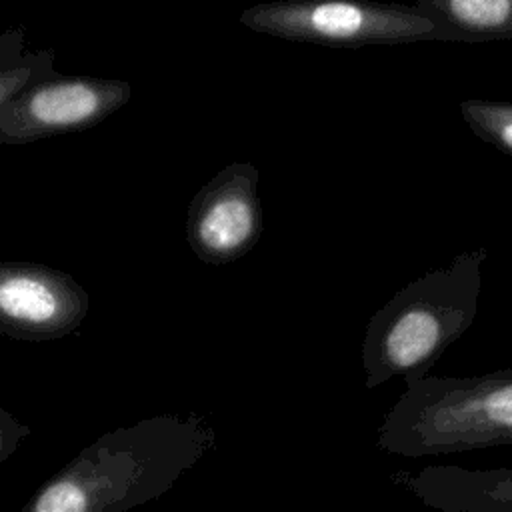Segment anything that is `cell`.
I'll return each mask as SVG.
<instances>
[{"label": "cell", "mask_w": 512, "mask_h": 512, "mask_svg": "<svg viewBox=\"0 0 512 512\" xmlns=\"http://www.w3.org/2000/svg\"><path fill=\"white\" fill-rule=\"evenodd\" d=\"M216 446L200 414H158L100 434L46 478L20 512H128L166 494Z\"/></svg>", "instance_id": "6da1fadb"}, {"label": "cell", "mask_w": 512, "mask_h": 512, "mask_svg": "<svg viewBox=\"0 0 512 512\" xmlns=\"http://www.w3.org/2000/svg\"><path fill=\"white\" fill-rule=\"evenodd\" d=\"M486 246L456 254L402 286L368 320L362 340L364 386L374 390L392 378L404 386L430 374L452 342L478 314Z\"/></svg>", "instance_id": "7a4b0ae2"}, {"label": "cell", "mask_w": 512, "mask_h": 512, "mask_svg": "<svg viewBox=\"0 0 512 512\" xmlns=\"http://www.w3.org/2000/svg\"><path fill=\"white\" fill-rule=\"evenodd\" d=\"M382 452L422 458L512 444V368L428 374L404 386L378 426Z\"/></svg>", "instance_id": "3957f363"}, {"label": "cell", "mask_w": 512, "mask_h": 512, "mask_svg": "<svg viewBox=\"0 0 512 512\" xmlns=\"http://www.w3.org/2000/svg\"><path fill=\"white\" fill-rule=\"evenodd\" d=\"M240 22L260 34L322 46L446 42L442 32L414 4L274 0L246 8Z\"/></svg>", "instance_id": "277c9868"}, {"label": "cell", "mask_w": 512, "mask_h": 512, "mask_svg": "<svg viewBox=\"0 0 512 512\" xmlns=\"http://www.w3.org/2000/svg\"><path fill=\"white\" fill-rule=\"evenodd\" d=\"M132 98L126 80L68 76L52 72L36 78L0 106V144L84 132L118 112Z\"/></svg>", "instance_id": "5b68a950"}, {"label": "cell", "mask_w": 512, "mask_h": 512, "mask_svg": "<svg viewBox=\"0 0 512 512\" xmlns=\"http://www.w3.org/2000/svg\"><path fill=\"white\" fill-rule=\"evenodd\" d=\"M258 180L260 172L254 164L232 162L194 194L184 232L198 260L224 266L256 246L264 232Z\"/></svg>", "instance_id": "8992f818"}, {"label": "cell", "mask_w": 512, "mask_h": 512, "mask_svg": "<svg viewBox=\"0 0 512 512\" xmlns=\"http://www.w3.org/2000/svg\"><path fill=\"white\" fill-rule=\"evenodd\" d=\"M90 308L86 288L38 262L0 260V334L46 342L70 336Z\"/></svg>", "instance_id": "52a82bcc"}, {"label": "cell", "mask_w": 512, "mask_h": 512, "mask_svg": "<svg viewBox=\"0 0 512 512\" xmlns=\"http://www.w3.org/2000/svg\"><path fill=\"white\" fill-rule=\"evenodd\" d=\"M390 482L438 512H512V468L468 470L430 464L396 470Z\"/></svg>", "instance_id": "ba28073f"}, {"label": "cell", "mask_w": 512, "mask_h": 512, "mask_svg": "<svg viewBox=\"0 0 512 512\" xmlns=\"http://www.w3.org/2000/svg\"><path fill=\"white\" fill-rule=\"evenodd\" d=\"M446 42H488L512 38V0H416Z\"/></svg>", "instance_id": "9c48e42d"}, {"label": "cell", "mask_w": 512, "mask_h": 512, "mask_svg": "<svg viewBox=\"0 0 512 512\" xmlns=\"http://www.w3.org/2000/svg\"><path fill=\"white\" fill-rule=\"evenodd\" d=\"M56 72L52 48L26 50L24 28L0 32V106L36 78Z\"/></svg>", "instance_id": "30bf717a"}, {"label": "cell", "mask_w": 512, "mask_h": 512, "mask_svg": "<svg viewBox=\"0 0 512 512\" xmlns=\"http://www.w3.org/2000/svg\"><path fill=\"white\" fill-rule=\"evenodd\" d=\"M460 114L478 138L512 154V102L466 98L460 102Z\"/></svg>", "instance_id": "8fae6325"}, {"label": "cell", "mask_w": 512, "mask_h": 512, "mask_svg": "<svg viewBox=\"0 0 512 512\" xmlns=\"http://www.w3.org/2000/svg\"><path fill=\"white\" fill-rule=\"evenodd\" d=\"M30 432L32 430L28 424L20 422L14 414L0 406V464L18 450V446L24 438L30 436Z\"/></svg>", "instance_id": "7c38bea8"}]
</instances>
